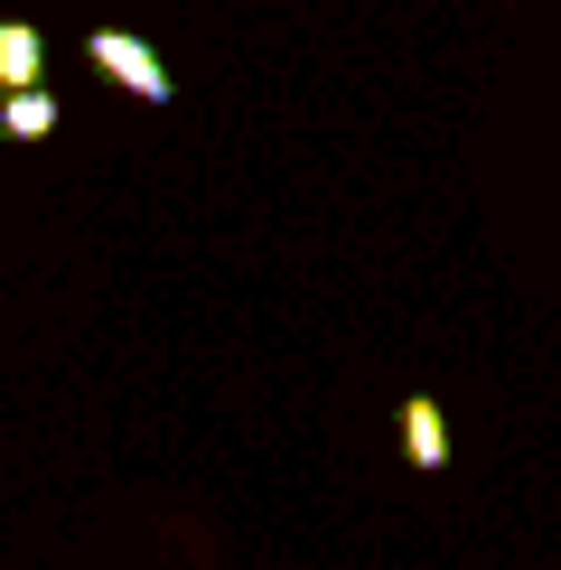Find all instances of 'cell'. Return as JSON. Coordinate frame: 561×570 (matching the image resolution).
<instances>
[{
	"mask_svg": "<svg viewBox=\"0 0 561 570\" xmlns=\"http://www.w3.org/2000/svg\"><path fill=\"white\" fill-rule=\"evenodd\" d=\"M403 459L412 468H450V412L431 393H403Z\"/></svg>",
	"mask_w": 561,
	"mask_h": 570,
	"instance_id": "2",
	"label": "cell"
},
{
	"mask_svg": "<svg viewBox=\"0 0 561 570\" xmlns=\"http://www.w3.org/2000/svg\"><path fill=\"white\" fill-rule=\"evenodd\" d=\"M0 131H10V140H47V131H57V94H47V85L0 94Z\"/></svg>",
	"mask_w": 561,
	"mask_h": 570,
	"instance_id": "4",
	"label": "cell"
},
{
	"mask_svg": "<svg viewBox=\"0 0 561 570\" xmlns=\"http://www.w3.org/2000/svg\"><path fill=\"white\" fill-rule=\"evenodd\" d=\"M85 57H94V76H112V85H122L131 94V104H169V66H159V47L150 38H131V29H94L85 38Z\"/></svg>",
	"mask_w": 561,
	"mask_h": 570,
	"instance_id": "1",
	"label": "cell"
},
{
	"mask_svg": "<svg viewBox=\"0 0 561 570\" xmlns=\"http://www.w3.org/2000/svg\"><path fill=\"white\" fill-rule=\"evenodd\" d=\"M38 76H47V38L29 19H0V94H29Z\"/></svg>",
	"mask_w": 561,
	"mask_h": 570,
	"instance_id": "3",
	"label": "cell"
}]
</instances>
